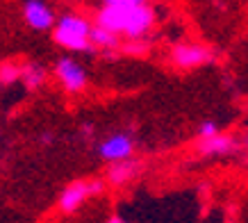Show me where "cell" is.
Listing matches in <instances>:
<instances>
[{
  "mask_svg": "<svg viewBox=\"0 0 248 223\" xmlns=\"http://www.w3.org/2000/svg\"><path fill=\"white\" fill-rule=\"evenodd\" d=\"M105 189V180H76L71 185L64 187V191L57 198V207L64 214H71L84 205V201H89L91 196H98Z\"/></svg>",
  "mask_w": 248,
  "mask_h": 223,
  "instance_id": "277c9868",
  "label": "cell"
},
{
  "mask_svg": "<svg viewBox=\"0 0 248 223\" xmlns=\"http://www.w3.org/2000/svg\"><path fill=\"white\" fill-rule=\"evenodd\" d=\"M14 82H21V66L14 64V62H2L0 64V84H14Z\"/></svg>",
  "mask_w": 248,
  "mask_h": 223,
  "instance_id": "7c38bea8",
  "label": "cell"
},
{
  "mask_svg": "<svg viewBox=\"0 0 248 223\" xmlns=\"http://www.w3.org/2000/svg\"><path fill=\"white\" fill-rule=\"evenodd\" d=\"M91 30L93 21L87 16L78 12H64L53 28V41L68 52H96L91 44Z\"/></svg>",
  "mask_w": 248,
  "mask_h": 223,
  "instance_id": "7a4b0ae2",
  "label": "cell"
},
{
  "mask_svg": "<svg viewBox=\"0 0 248 223\" xmlns=\"http://www.w3.org/2000/svg\"><path fill=\"white\" fill-rule=\"evenodd\" d=\"M171 64L182 68V71H194V68L207 66L214 62V50L205 44H196V41H180L173 44L171 48Z\"/></svg>",
  "mask_w": 248,
  "mask_h": 223,
  "instance_id": "3957f363",
  "label": "cell"
},
{
  "mask_svg": "<svg viewBox=\"0 0 248 223\" xmlns=\"http://www.w3.org/2000/svg\"><path fill=\"white\" fill-rule=\"evenodd\" d=\"M46 80H48V71H46L44 64H39V62H28V64L21 66V82L28 91L41 89L46 84Z\"/></svg>",
  "mask_w": 248,
  "mask_h": 223,
  "instance_id": "30bf717a",
  "label": "cell"
},
{
  "mask_svg": "<svg viewBox=\"0 0 248 223\" xmlns=\"http://www.w3.org/2000/svg\"><path fill=\"white\" fill-rule=\"evenodd\" d=\"M80 132H82V137H91V134H93V126H87V123H84V126L80 127Z\"/></svg>",
  "mask_w": 248,
  "mask_h": 223,
  "instance_id": "2e32d148",
  "label": "cell"
},
{
  "mask_svg": "<svg viewBox=\"0 0 248 223\" xmlns=\"http://www.w3.org/2000/svg\"><path fill=\"white\" fill-rule=\"evenodd\" d=\"M107 223H128V221H125V219H121V216H112Z\"/></svg>",
  "mask_w": 248,
  "mask_h": 223,
  "instance_id": "e0dca14e",
  "label": "cell"
},
{
  "mask_svg": "<svg viewBox=\"0 0 248 223\" xmlns=\"http://www.w3.org/2000/svg\"><path fill=\"white\" fill-rule=\"evenodd\" d=\"M55 142V134L53 132H44L41 137H39V143H44V146H48V143Z\"/></svg>",
  "mask_w": 248,
  "mask_h": 223,
  "instance_id": "9a60e30c",
  "label": "cell"
},
{
  "mask_svg": "<svg viewBox=\"0 0 248 223\" xmlns=\"http://www.w3.org/2000/svg\"><path fill=\"white\" fill-rule=\"evenodd\" d=\"M96 153L103 162H123V159H130L135 153V139L125 130H116L96 143Z\"/></svg>",
  "mask_w": 248,
  "mask_h": 223,
  "instance_id": "8992f818",
  "label": "cell"
},
{
  "mask_svg": "<svg viewBox=\"0 0 248 223\" xmlns=\"http://www.w3.org/2000/svg\"><path fill=\"white\" fill-rule=\"evenodd\" d=\"M121 50L125 52V55H143V52L148 50V44H146V39H132V41H123L121 46Z\"/></svg>",
  "mask_w": 248,
  "mask_h": 223,
  "instance_id": "5bb4252c",
  "label": "cell"
},
{
  "mask_svg": "<svg viewBox=\"0 0 248 223\" xmlns=\"http://www.w3.org/2000/svg\"><path fill=\"white\" fill-rule=\"evenodd\" d=\"M157 14L148 0H100L93 23L125 41L146 39L155 28Z\"/></svg>",
  "mask_w": 248,
  "mask_h": 223,
  "instance_id": "6da1fadb",
  "label": "cell"
},
{
  "mask_svg": "<svg viewBox=\"0 0 248 223\" xmlns=\"http://www.w3.org/2000/svg\"><path fill=\"white\" fill-rule=\"evenodd\" d=\"M53 73H55V80L60 82V87L66 94H82L89 84V73L87 68L71 55H64L60 60L55 62L53 66Z\"/></svg>",
  "mask_w": 248,
  "mask_h": 223,
  "instance_id": "5b68a950",
  "label": "cell"
},
{
  "mask_svg": "<svg viewBox=\"0 0 248 223\" xmlns=\"http://www.w3.org/2000/svg\"><path fill=\"white\" fill-rule=\"evenodd\" d=\"M217 134H221V126L212 119L201 121L198 127H196V137H198V139H210V137H217Z\"/></svg>",
  "mask_w": 248,
  "mask_h": 223,
  "instance_id": "4fadbf2b",
  "label": "cell"
},
{
  "mask_svg": "<svg viewBox=\"0 0 248 223\" xmlns=\"http://www.w3.org/2000/svg\"><path fill=\"white\" fill-rule=\"evenodd\" d=\"M91 44L96 50H103V52H112V50H119L121 46H123V39L119 34H114V32L105 30V28H100L93 23V30H91Z\"/></svg>",
  "mask_w": 248,
  "mask_h": 223,
  "instance_id": "8fae6325",
  "label": "cell"
},
{
  "mask_svg": "<svg viewBox=\"0 0 248 223\" xmlns=\"http://www.w3.org/2000/svg\"><path fill=\"white\" fill-rule=\"evenodd\" d=\"M196 150L203 157H230L234 153H239V142L232 134L221 132L217 137H210V139H198Z\"/></svg>",
  "mask_w": 248,
  "mask_h": 223,
  "instance_id": "ba28073f",
  "label": "cell"
},
{
  "mask_svg": "<svg viewBox=\"0 0 248 223\" xmlns=\"http://www.w3.org/2000/svg\"><path fill=\"white\" fill-rule=\"evenodd\" d=\"M21 14L25 25L34 32H53L55 23L60 18L55 14L53 5L46 2V0H25L21 7Z\"/></svg>",
  "mask_w": 248,
  "mask_h": 223,
  "instance_id": "52a82bcc",
  "label": "cell"
},
{
  "mask_svg": "<svg viewBox=\"0 0 248 223\" xmlns=\"http://www.w3.org/2000/svg\"><path fill=\"white\" fill-rule=\"evenodd\" d=\"M141 171L139 169V162L137 159H123V162H114L109 164V169H107V182L114 187H123L125 182H130V180L135 178L137 173Z\"/></svg>",
  "mask_w": 248,
  "mask_h": 223,
  "instance_id": "9c48e42d",
  "label": "cell"
}]
</instances>
